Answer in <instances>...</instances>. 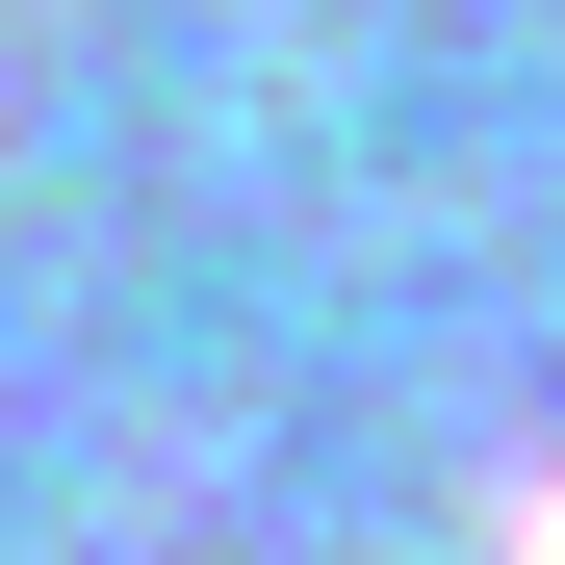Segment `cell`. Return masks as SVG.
<instances>
[{
    "instance_id": "1",
    "label": "cell",
    "mask_w": 565,
    "mask_h": 565,
    "mask_svg": "<svg viewBox=\"0 0 565 565\" xmlns=\"http://www.w3.org/2000/svg\"><path fill=\"white\" fill-rule=\"evenodd\" d=\"M540 565H565V514H540Z\"/></svg>"
}]
</instances>
